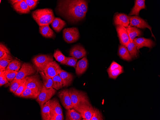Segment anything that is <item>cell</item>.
<instances>
[{"label":"cell","mask_w":160,"mask_h":120,"mask_svg":"<svg viewBox=\"0 0 160 120\" xmlns=\"http://www.w3.org/2000/svg\"><path fill=\"white\" fill-rule=\"evenodd\" d=\"M56 8L57 13L72 23L83 19L86 14L81 10L79 0H59Z\"/></svg>","instance_id":"obj_1"},{"label":"cell","mask_w":160,"mask_h":120,"mask_svg":"<svg viewBox=\"0 0 160 120\" xmlns=\"http://www.w3.org/2000/svg\"><path fill=\"white\" fill-rule=\"evenodd\" d=\"M32 15L39 26L51 24L55 17L52 10L49 8L37 9L32 12Z\"/></svg>","instance_id":"obj_2"},{"label":"cell","mask_w":160,"mask_h":120,"mask_svg":"<svg viewBox=\"0 0 160 120\" xmlns=\"http://www.w3.org/2000/svg\"><path fill=\"white\" fill-rule=\"evenodd\" d=\"M53 61L51 54H41L34 57L32 60L33 63L37 71H43L47 64Z\"/></svg>","instance_id":"obj_3"},{"label":"cell","mask_w":160,"mask_h":120,"mask_svg":"<svg viewBox=\"0 0 160 120\" xmlns=\"http://www.w3.org/2000/svg\"><path fill=\"white\" fill-rule=\"evenodd\" d=\"M68 91L74 109L81 103L89 100L86 93L83 91L72 87L68 89Z\"/></svg>","instance_id":"obj_4"},{"label":"cell","mask_w":160,"mask_h":120,"mask_svg":"<svg viewBox=\"0 0 160 120\" xmlns=\"http://www.w3.org/2000/svg\"><path fill=\"white\" fill-rule=\"evenodd\" d=\"M93 108L88 100L81 103L74 109L80 114L82 120H90L93 114Z\"/></svg>","instance_id":"obj_5"},{"label":"cell","mask_w":160,"mask_h":120,"mask_svg":"<svg viewBox=\"0 0 160 120\" xmlns=\"http://www.w3.org/2000/svg\"><path fill=\"white\" fill-rule=\"evenodd\" d=\"M56 92V90L53 87L47 88L43 85L36 100L40 107L50 100Z\"/></svg>","instance_id":"obj_6"},{"label":"cell","mask_w":160,"mask_h":120,"mask_svg":"<svg viewBox=\"0 0 160 120\" xmlns=\"http://www.w3.org/2000/svg\"><path fill=\"white\" fill-rule=\"evenodd\" d=\"M37 70L34 66L28 63L22 64L14 80L22 79L26 77L34 74Z\"/></svg>","instance_id":"obj_7"},{"label":"cell","mask_w":160,"mask_h":120,"mask_svg":"<svg viewBox=\"0 0 160 120\" xmlns=\"http://www.w3.org/2000/svg\"><path fill=\"white\" fill-rule=\"evenodd\" d=\"M63 35L64 40L68 43L76 42L80 37L79 30L76 27L65 28L63 31Z\"/></svg>","instance_id":"obj_8"},{"label":"cell","mask_w":160,"mask_h":120,"mask_svg":"<svg viewBox=\"0 0 160 120\" xmlns=\"http://www.w3.org/2000/svg\"><path fill=\"white\" fill-rule=\"evenodd\" d=\"M25 78L26 88L35 89L41 91L43 85L38 72L33 75Z\"/></svg>","instance_id":"obj_9"},{"label":"cell","mask_w":160,"mask_h":120,"mask_svg":"<svg viewBox=\"0 0 160 120\" xmlns=\"http://www.w3.org/2000/svg\"><path fill=\"white\" fill-rule=\"evenodd\" d=\"M128 16L130 19L129 26L142 29L148 28L151 32L152 36L153 37L155 40V37L152 31L151 27L145 20L137 16Z\"/></svg>","instance_id":"obj_10"},{"label":"cell","mask_w":160,"mask_h":120,"mask_svg":"<svg viewBox=\"0 0 160 120\" xmlns=\"http://www.w3.org/2000/svg\"><path fill=\"white\" fill-rule=\"evenodd\" d=\"M58 96L63 107L66 110L73 108V105L68 91L65 89L60 91Z\"/></svg>","instance_id":"obj_11"},{"label":"cell","mask_w":160,"mask_h":120,"mask_svg":"<svg viewBox=\"0 0 160 120\" xmlns=\"http://www.w3.org/2000/svg\"><path fill=\"white\" fill-rule=\"evenodd\" d=\"M61 69L59 65L55 61H53L47 64L43 72L46 76L52 78L59 74Z\"/></svg>","instance_id":"obj_12"},{"label":"cell","mask_w":160,"mask_h":120,"mask_svg":"<svg viewBox=\"0 0 160 120\" xmlns=\"http://www.w3.org/2000/svg\"><path fill=\"white\" fill-rule=\"evenodd\" d=\"M116 28L120 43L126 47L130 42L126 28L122 26L118 25L116 26Z\"/></svg>","instance_id":"obj_13"},{"label":"cell","mask_w":160,"mask_h":120,"mask_svg":"<svg viewBox=\"0 0 160 120\" xmlns=\"http://www.w3.org/2000/svg\"><path fill=\"white\" fill-rule=\"evenodd\" d=\"M86 51L81 45L76 44L74 46L70 49L69 51V55L76 59H79L85 57Z\"/></svg>","instance_id":"obj_14"},{"label":"cell","mask_w":160,"mask_h":120,"mask_svg":"<svg viewBox=\"0 0 160 120\" xmlns=\"http://www.w3.org/2000/svg\"><path fill=\"white\" fill-rule=\"evenodd\" d=\"M114 22L116 25H120L127 27L129 23L128 16L123 13H118L115 14L113 18Z\"/></svg>","instance_id":"obj_15"},{"label":"cell","mask_w":160,"mask_h":120,"mask_svg":"<svg viewBox=\"0 0 160 120\" xmlns=\"http://www.w3.org/2000/svg\"><path fill=\"white\" fill-rule=\"evenodd\" d=\"M134 41L138 51L140 49L143 47H146L151 49L155 45L154 42L151 39L143 37L135 38Z\"/></svg>","instance_id":"obj_16"},{"label":"cell","mask_w":160,"mask_h":120,"mask_svg":"<svg viewBox=\"0 0 160 120\" xmlns=\"http://www.w3.org/2000/svg\"><path fill=\"white\" fill-rule=\"evenodd\" d=\"M88 65V61L86 57L78 61L76 65L75 72L78 76L83 74L86 70Z\"/></svg>","instance_id":"obj_17"},{"label":"cell","mask_w":160,"mask_h":120,"mask_svg":"<svg viewBox=\"0 0 160 120\" xmlns=\"http://www.w3.org/2000/svg\"><path fill=\"white\" fill-rule=\"evenodd\" d=\"M59 74L63 81V87H67L71 84L74 77L72 73L62 69Z\"/></svg>","instance_id":"obj_18"},{"label":"cell","mask_w":160,"mask_h":120,"mask_svg":"<svg viewBox=\"0 0 160 120\" xmlns=\"http://www.w3.org/2000/svg\"><path fill=\"white\" fill-rule=\"evenodd\" d=\"M50 115L55 114H63L58 100L53 98L50 100Z\"/></svg>","instance_id":"obj_19"},{"label":"cell","mask_w":160,"mask_h":120,"mask_svg":"<svg viewBox=\"0 0 160 120\" xmlns=\"http://www.w3.org/2000/svg\"><path fill=\"white\" fill-rule=\"evenodd\" d=\"M12 6L17 12L20 14H28L30 12L29 7L24 0H21L16 3Z\"/></svg>","instance_id":"obj_20"},{"label":"cell","mask_w":160,"mask_h":120,"mask_svg":"<svg viewBox=\"0 0 160 120\" xmlns=\"http://www.w3.org/2000/svg\"><path fill=\"white\" fill-rule=\"evenodd\" d=\"M145 1V0H135L134 5L129 14V16L139 15L140 11L141 9L146 8Z\"/></svg>","instance_id":"obj_21"},{"label":"cell","mask_w":160,"mask_h":120,"mask_svg":"<svg viewBox=\"0 0 160 120\" xmlns=\"http://www.w3.org/2000/svg\"><path fill=\"white\" fill-rule=\"evenodd\" d=\"M40 33L44 37L48 38H54L55 34L50 28L49 24L39 26Z\"/></svg>","instance_id":"obj_22"},{"label":"cell","mask_w":160,"mask_h":120,"mask_svg":"<svg viewBox=\"0 0 160 120\" xmlns=\"http://www.w3.org/2000/svg\"><path fill=\"white\" fill-rule=\"evenodd\" d=\"M129 37L130 42H132L136 37H139L143 35L142 31L135 27L129 25L126 28Z\"/></svg>","instance_id":"obj_23"},{"label":"cell","mask_w":160,"mask_h":120,"mask_svg":"<svg viewBox=\"0 0 160 120\" xmlns=\"http://www.w3.org/2000/svg\"><path fill=\"white\" fill-rule=\"evenodd\" d=\"M11 54L5 53L0 57V71H4L9 63L14 59Z\"/></svg>","instance_id":"obj_24"},{"label":"cell","mask_w":160,"mask_h":120,"mask_svg":"<svg viewBox=\"0 0 160 120\" xmlns=\"http://www.w3.org/2000/svg\"><path fill=\"white\" fill-rule=\"evenodd\" d=\"M40 91L36 89L26 88L19 97L25 98L36 99Z\"/></svg>","instance_id":"obj_25"},{"label":"cell","mask_w":160,"mask_h":120,"mask_svg":"<svg viewBox=\"0 0 160 120\" xmlns=\"http://www.w3.org/2000/svg\"><path fill=\"white\" fill-rule=\"evenodd\" d=\"M65 115L66 120H80L82 119L80 114L73 108L67 109Z\"/></svg>","instance_id":"obj_26"},{"label":"cell","mask_w":160,"mask_h":120,"mask_svg":"<svg viewBox=\"0 0 160 120\" xmlns=\"http://www.w3.org/2000/svg\"><path fill=\"white\" fill-rule=\"evenodd\" d=\"M51 24L53 29L57 32H60L66 25L65 21L59 17H56Z\"/></svg>","instance_id":"obj_27"},{"label":"cell","mask_w":160,"mask_h":120,"mask_svg":"<svg viewBox=\"0 0 160 120\" xmlns=\"http://www.w3.org/2000/svg\"><path fill=\"white\" fill-rule=\"evenodd\" d=\"M50 100L45 103L43 106L40 108L41 113L42 120H50Z\"/></svg>","instance_id":"obj_28"},{"label":"cell","mask_w":160,"mask_h":120,"mask_svg":"<svg viewBox=\"0 0 160 120\" xmlns=\"http://www.w3.org/2000/svg\"><path fill=\"white\" fill-rule=\"evenodd\" d=\"M119 56L122 59L126 61H130L131 57L127 48L125 46L121 44L119 46L118 50Z\"/></svg>","instance_id":"obj_29"},{"label":"cell","mask_w":160,"mask_h":120,"mask_svg":"<svg viewBox=\"0 0 160 120\" xmlns=\"http://www.w3.org/2000/svg\"><path fill=\"white\" fill-rule=\"evenodd\" d=\"M26 78L22 79L13 80L11 82L8 83L10 85V91L14 93L18 88L25 81Z\"/></svg>","instance_id":"obj_30"},{"label":"cell","mask_w":160,"mask_h":120,"mask_svg":"<svg viewBox=\"0 0 160 120\" xmlns=\"http://www.w3.org/2000/svg\"><path fill=\"white\" fill-rule=\"evenodd\" d=\"M43 85L47 88L53 87V81L51 78L46 76L43 71H39Z\"/></svg>","instance_id":"obj_31"},{"label":"cell","mask_w":160,"mask_h":120,"mask_svg":"<svg viewBox=\"0 0 160 120\" xmlns=\"http://www.w3.org/2000/svg\"><path fill=\"white\" fill-rule=\"evenodd\" d=\"M53 81V88L58 90L63 87V83L59 74L51 78Z\"/></svg>","instance_id":"obj_32"},{"label":"cell","mask_w":160,"mask_h":120,"mask_svg":"<svg viewBox=\"0 0 160 120\" xmlns=\"http://www.w3.org/2000/svg\"><path fill=\"white\" fill-rule=\"evenodd\" d=\"M126 47L128 50L131 57H136L138 54L137 47L134 40L130 42L127 45Z\"/></svg>","instance_id":"obj_33"},{"label":"cell","mask_w":160,"mask_h":120,"mask_svg":"<svg viewBox=\"0 0 160 120\" xmlns=\"http://www.w3.org/2000/svg\"><path fill=\"white\" fill-rule=\"evenodd\" d=\"M77 59L73 57L65 56L64 60L60 62L62 64L64 65L73 67L75 69Z\"/></svg>","instance_id":"obj_34"},{"label":"cell","mask_w":160,"mask_h":120,"mask_svg":"<svg viewBox=\"0 0 160 120\" xmlns=\"http://www.w3.org/2000/svg\"><path fill=\"white\" fill-rule=\"evenodd\" d=\"M21 64V62L19 61L14 59L9 63L5 70L10 69L18 71L22 66Z\"/></svg>","instance_id":"obj_35"},{"label":"cell","mask_w":160,"mask_h":120,"mask_svg":"<svg viewBox=\"0 0 160 120\" xmlns=\"http://www.w3.org/2000/svg\"><path fill=\"white\" fill-rule=\"evenodd\" d=\"M18 71L10 69L5 70L4 74L8 81L11 82L14 79Z\"/></svg>","instance_id":"obj_36"},{"label":"cell","mask_w":160,"mask_h":120,"mask_svg":"<svg viewBox=\"0 0 160 120\" xmlns=\"http://www.w3.org/2000/svg\"><path fill=\"white\" fill-rule=\"evenodd\" d=\"M124 72L123 68L122 67L116 69L108 73L109 78L115 80L119 75Z\"/></svg>","instance_id":"obj_37"},{"label":"cell","mask_w":160,"mask_h":120,"mask_svg":"<svg viewBox=\"0 0 160 120\" xmlns=\"http://www.w3.org/2000/svg\"><path fill=\"white\" fill-rule=\"evenodd\" d=\"M103 120V117L101 112L97 109L94 108L93 114L90 120Z\"/></svg>","instance_id":"obj_38"},{"label":"cell","mask_w":160,"mask_h":120,"mask_svg":"<svg viewBox=\"0 0 160 120\" xmlns=\"http://www.w3.org/2000/svg\"><path fill=\"white\" fill-rule=\"evenodd\" d=\"M53 55L56 60L58 62H60L63 61L65 57V56L58 49L55 51Z\"/></svg>","instance_id":"obj_39"},{"label":"cell","mask_w":160,"mask_h":120,"mask_svg":"<svg viewBox=\"0 0 160 120\" xmlns=\"http://www.w3.org/2000/svg\"><path fill=\"white\" fill-rule=\"evenodd\" d=\"M26 88V80L16 90L14 93L16 96H19L23 92Z\"/></svg>","instance_id":"obj_40"},{"label":"cell","mask_w":160,"mask_h":120,"mask_svg":"<svg viewBox=\"0 0 160 120\" xmlns=\"http://www.w3.org/2000/svg\"><path fill=\"white\" fill-rule=\"evenodd\" d=\"M79 3L81 10L86 14L88 9L87 2L86 0H79Z\"/></svg>","instance_id":"obj_41"},{"label":"cell","mask_w":160,"mask_h":120,"mask_svg":"<svg viewBox=\"0 0 160 120\" xmlns=\"http://www.w3.org/2000/svg\"><path fill=\"white\" fill-rule=\"evenodd\" d=\"M24 1L29 7L30 10L34 9L38 3V0H24Z\"/></svg>","instance_id":"obj_42"},{"label":"cell","mask_w":160,"mask_h":120,"mask_svg":"<svg viewBox=\"0 0 160 120\" xmlns=\"http://www.w3.org/2000/svg\"><path fill=\"white\" fill-rule=\"evenodd\" d=\"M5 53L11 54L7 47L4 44L0 43V57Z\"/></svg>","instance_id":"obj_43"},{"label":"cell","mask_w":160,"mask_h":120,"mask_svg":"<svg viewBox=\"0 0 160 120\" xmlns=\"http://www.w3.org/2000/svg\"><path fill=\"white\" fill-rule=\"evenodd\" d=\"M123 66L113 61L107 69V72L112 71L116 69L122 67Z\"/></svg>","instance_id":"obj_44"},{"label":"cell","mask_w":160,"mask_h":120,"mask_svg":"<svg viewBox=\"0 0 160 120\" xmlns=\"http://www.w3.org/2000/svg\"><path fill=\"white\" fill-rule=\"evenodd\" d=\"M4 71H0V86H1L4 84H7L9 83V82L6 79L4 75Z\"/></svg>","instance_id":"obj_45"},{"label":"cell","mask_w":160,"mask_h":120,"mask_svg":"<svg viewBox=\"0 0 160 120\" xmlns=\"http://www.w3.org/2000/svg\"><path fill=\"white\" fill-rule=\"evenodd\" d=\"M63 114H55L50 115V120H64Z\"/></svg>","instance_id":"obj_46"},{"label":"cell","mask_w":160,"mask_h":120,"mask_svg":"<svg viewBox=\"0 0 160 120\" xmlns=\"http://www.w3.org/2000/svg\"><path fill=\"white\" fill-rule=\"evenodd\" d=\"M21 0H9V1L11 4L12 5V6L15 3L19 1H21Z\"/></svg>","instance_id":"obj_47"}]
</instances>
